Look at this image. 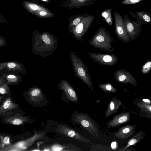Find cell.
I'll return each mask as SVG.
<instances>
[{
	"label": "cell",
	"instance_id": "cell-14",
	"mask_svg": "<svg viewBox=\"0 0 151 151\" xmlns=\"http://www.w3.org/2000/svg\"><path fill=\"white\" fill-rule=\"evenodd\" d=\"M134 126L127 125L122 127L115 134L117 137L121 139H126L134 133Z\"/></svg>",
	"mask_w": 151,
	"mask_h": 151
},
{
	"label": "cell",
	"instance_id": "cell-4",
	"mask_svg": "<svg viewBox=\"0 0 151 151\" xmlns=\"http://www.w3.org/2000/svg\"><path fill=\"white\" fill-rule=\"evenodd\" d=\"M123 20L127 32L132 40H135L142 33V27L144 22L136 19L135 21L130 18L128 15L124 16Z\"/></svg>",
	"mask_w": 151,
	"mask_h": 151
},
{
	"label": "cell",
	"instance_id": "cell-9",
	"mask_svg": "<svg viewBox=\"0 0 151 151\" xmlns=\"http://www.w3.org/2000/svg\"><path fill=\"white\" fill-rule=\"evenodd\" d=\"M38 139V134L25 139L0 148V151H20L24 150L33 144Z\"/></svg>",
	"mask_w": 151,
	"mask_h": 151
},
{
	"label": "cell",
	"instance_id": "cell-26",
	"mask_svg": "<svg viewBox=\"0 0 151 151\" xmlns=\"http://www.w3.org/2000/svg\"><path fill=\"white\" fill-rule=\"evenodd\" d=\"M8 93V90L4 87H0V94H5Z\"/></svg>",
	"mask_w": 151,
	"mask_h": 151
},
{
	"label": "cell",
	"instance_id": "cell-5",
	"mask_svg": "<svg viewBox=\"0 0 151 151\" xmlns=\"http://www.w3.org/2000/svg\"><path fill=\"white\" fill-rule=\"evenodd\" d=\"M115 34L119 40L124 43L132 41L124 23L123 17L115 9L114 12Z\"/></svg>",
	"mask_w": 151,
	"mask_h": 151
},
{
	"label": "cell",
	"instance_id": "cell-21",
	"mask_svg": "<svg viewBox=\"0 0 151 151\" xmlns=\"http://www.w3.org/2000/svg\"><path fill=\"white\" fill-rule=\"evenodd\" d=\"M141 134L139 132L137 133L136 135L129 141L127 145L124 148V150L126 149L127 147L136 144L138 142H139L142 139V137L139 135Z\"/></svg>",
	"mask_w": 151,
	"mask_h": 151
},
{
	"label": "cell",
	"instance_id": "cell-3",
	"mask_svg": "<svg viewBox=\"0 0 151 151\" xmlns=\"http://www.w3.org/2000/svg\"><path fill=\"white\" fill-rule=\"evenodd\" d=\"M70 58L76 76L82 80L93 91L92 79L87 67L75 52H70Z\"/></svg>",
	"mask_w": 151,
	"mask_h": 151
},
{
	"label": "cell",
	"instance_id": "cell-10",
	"mask_svg": "<svg viewBox=\"0 0 151 151\" xmlns=\"http://www.w3.org/2000/svg\"><path fill=\"white\" fill-rule=\"evenodd\" d=\"M74 120L80 124L91 134L93 136L96 135L98 136L96 125L87 115L81 113L76 114Z\"/></svg>",
	"mask_w": 151,
	"mask_h": 151
},
{
	"label": "cell",
	"instance_id": "cell-23",
	"mask_svg": "<svg viewBox=\"0 0 151 151\" xmlns=\"http://www.w3.org/2000/svg\"><path fill=\"white\" fill-rule=\"evenodd\" d=\"M151 69V61H148L146 62L141 68L142 72L144 74H146L150 72Z\"/></svg>",
	"mask_w": 151,
	"mask_h": 151
},
{
	"label": "cell",
	"instance_id": "cell-25",
	"mask_svg": "<svg viewBox=\"0 0 151 151\" xmlns=\"http://www.w3.org/2000/svg\"><path fill=\"white\" fill-rule=\"evenodd\" d=\"M0 138L3 144L8 145L10 144V137H9L5 136L3 137L2 136H1Z\"/></svg>",
	"mask_w": 151,
	"mask_h": 151
},
{
	"label": "cell",
	"instance_id": "cell-15",
	"mask_svg": "<svg viewBox=\"0 0 151 151\" xmlns=\"http://www.w3.org/2000/svg\"><path fill=\"white\" fill-rule=\"evenodd\" d=\"M128 12L131 16L136 19L141 20L144 22L150 24L151 17L150 14L147 11H135L134 14L131 11Z\"/></svg>",
	"mask_w": 151,
	"mask_h": 151
},
{
	"label": "cell",
	"instance_id": "cell-28",
	"mask_svg": "<svg viewBox=\"0 0 151 151\" xmlns=\"http://www.w3.org/2000/svg\"><path fill=\"white\" fill-rule=\"evenodd\" d=\"M6 22V19L0 13V23H4Z\"/></svg>",
	"mask_w": 151,
	"mask_h": 151
},
{
	"label": "cell",
	"instance_id": "cell-33",
	"mask_svg": "<svg viewBox=\"0 0 151 151\" xmlns=\"http://www.w3.org/2000/svg\"><path fill=\"white\" fill-rule=\"evenodd\" d=\"M8 78H15V76L13 75H9L7 76Z\"/></svg>",
	"mask_w": 151,
	"mask_h": 151
},
{
	"label": "cell",
	"instance_id": "cell-35",
	"mask_svg": "<svg viewBox=\"0 0 151 151\" xmlns=\"http://www.w3.org/2000/svg\"><path fill=\"white\" fill-rule=\"evenodd\" d=\"M43 0L44 1H47V0Z\"/></svg>",
	"mask_w": 151,
	"mask_h": 151
},
{
	"label": "cell",
	"instance_id": "cell-16",
	"mask_svg": "<svg viewBox=\"0 0 151 151\" xmlns=\"http://www.w3.org/2000/svg\"><path fill=\"white\" fill-rule=\"evenodd\" d=\"M19 106L17 104L14 103L10 97L4 100L0 106V115L4 114L8 111L14 109Z\"/></svg>",
	"mask_w": 151,
	"mask_h": 151
},
{
	"label": "cell",
	"instance_id": "cell-29",
	"mask_svg": "<svg viewBox=\"0 0 151 151\" xmlns=\"http://www.w3.org/2000/svg\"><path fill=\"white\" fill-rule=\"evenodd\" d=\"M111 147L113 150L116 149L117 147L116 142L115 141L113 142L111 144Z\"/></svg>",
	"mask_w": 151,
	"mask_h": 151
},
{
	"label": "cell",
	"instance_id": "cell-6",
	"mask_svg": "<svg viewBox=\"0 0 151 151\" xmlns=\"http://www.w3.org/2000/svg\"><path fill=\"white\" fill-rule=\"evenodd\" d=\"M94 19L93 15L86 17L81 22L73 27L71 33L77 40L82 41L83 37L90 28Z\"/></svg>",
	"mask_w": 151,
	"mask_h": 151
},
{
	"label": "cell",
	"instance_id": "cell-19",
	"mask_svg": "<svg viewBox=\"0 0 151 151\" xmlns=\"http://www.w3.org/2000/svg\"><path fill=\"white\" fill-rule=\"evenodd\" d=\"M101 16L104 18L107 23L110 26L113 24V21L112 16L111 9L109 8L101 12Z\"/></svg>",
	"mask_w": 151,
	"mask_h": 151
},
{
	"label": "cell",
	"instance_id": "cell-11",
	"mask_svg": "<svg viewBox=\"0 0 151 151\" xmlns=\"http://www.w3.org/2000/svg\"><path fill=\"white\" fill-rule=\"evenodd\" d=\"M54 129L63 135L73 139L87 143L90 142L76 131L66 126L60 125L58 126V128Z\"/></svg>",
	"mask_w": 151,
	"mask_h": 151
},
{
	"label": "cell",
	"instance_id": "cell-1",
	"mask_svg": "<svg viewBox=\"0 0 151 151\" xmlns=\"http://www.w3.org/2000/svg\"><path fill=\"white\" fill-rule=\"evenodd\" d=\"M32 42L33 53L43 58L52 54L58 44L57 38L53 35L47 32L41 33L38 31L34 32Z\"/></svg>",
	"mask_w": 151,
	"mask_h": 151
},
{
	"label": "cell",
	"instance_id": "cell-27",
	"mask_svg": "<svg viewBox=\"0 0 151 151\" xmlns=\"http://www.w3.org/2000/svg\"><path fill=\"white\" fill-rule=\"evenodd\" d=\"M80 18H77L75 19L73 22L72 24L74 26L77 25L80 22Z\"/></svg>",
	"mask_w": 151,
	"mask_h": 151
},
{
	"label": "cell",
	"instance_id": "cell-32",
	"mask_svg": "<svg viewBox=\"0 0 151 151\" xmlns=\"http://www.w3.org/2000/svg\"><path fill=\"white\" fill-rule=\"evenodd\" d=\"M143 101L144 102H145V103H150V101L149 99H143Z\"/></svg>",
	"mask_w": 151,
	"mask_h": 151
},
{
	"label": "cell",
	"instance_id": "cell-2",
	"mask_svg": "<svg viewBox=\"0 0 151 151\" xmlns=\"http://www.w3.org/2000/svg\"><path fill=\"white\" fill-rule=\"evenodd\" d=\"M115 41L107 30L104 27H100L88 42L91 46L101 51L113 52L116 50L112 45V42Z\"/></svg>",
	"mask_w": 151,
	"mask_h": 151
},
{
	"label": "cell",
	"instance_id": "cell-7",
	"mask_svg": "<svg viewBox=\"0 0 151 151\" xmlns=\"http://www.w3.org/2000/svg\"><path fill=\"white\" fill-rule=\"evenodd\" d=\"M90 58L96 63L105 66H113L119 60L118 57L114 54H107L89 52Z\"/></svg>",
	"mask_w": 151,
	"mask_h": 151
},
{
	"label": "cell",
	"instance_id": "cell-34",
	"mask_svg": "<svg viewBox=\"0 0 151 151\" xmlns=\"http://www.w3.org/2000/svg\"><path fill=\"white\" fill-rule=\"evenodd\" d=\"M3 97L1 96H0V102L1 101V100L3 99Z\"/></svg>",
	"mask_w": 151,
	"mask_h": 151
},
{
	"label": "cell",
	"instance_id": "cell-12",
	"mask_svg": "<svg viewBox=\"0 0 151 151\" xmlns=\"http://www.w3.org/2000/svg\"><path fill=\"white\" fill-rule=\"evenodd\" d=\"M57 87L64 91L67 97L71 101L78 102L77 94L73 86L68 81L61 79L58 84Z\"/></svg>",
	"mask_w": 151,
	"mask_h": 151
},
{
	"label": "cell",
	"instance_id": "cell-8",
	"mask_svg": "<svg viewBox=\"0 0 151 151\" xmlns=\"http://www.w3.org/2000/svg\"><path fill=\"white\" fill-rule=\"evenodd\" d=\"M113 78L118 82L124 84L129 83L135 87L138 85L137 81L131 73L124 69H119L113 75Z\"/></svg>",
	"mask_w": 151,
	"mask_h": 151
},
{
	"label": "cell",
	"instance_id": "cell-18",
	"mask_svg": "<svg viewBox=\"0 0 151 151\" xmlns=\"http://www.w3.org/2000/svg\"><path fill=\"white\" fill-rule=\"evenodd\" d=\"M28 94L30 99L34 102H39L44 99L42 90L38 87L32 88L29 91Z\"/></svg>",
	"mask_w": 151,
	"mask_h": 151
},
{
	"label": "cell",
	"instance_id": "cell-24",
	"mask_svg": "<svg viewBox=\"0 0 151 151\" xmlns=\"http://www.w3.org/2000/svg\"><path fill=\"white\" fill-rule=\"evenodd\" d=\"M143 0H123L121 2V3L125 4H132L138 3Z\"/></svg>",
	"mask_w": 151,
	"mask_h": 151
},
{
	"label": "cell",
	"instance_id": "cell-13",
	"mask_svg": "<svg viewBox=\"0 0 151 151\" xmlns=\"http://www.w3.org/2000/svg\"><path fill=\"white\" fill-rule=\"evenodd\" d=\"M130 114L128 113H123L115 116L108 123L109 127H114L128 122L129 119Z\"/></svg>",
	"mask_w": 151,
	"mask_h": 151
},
{
	"label": "cell",
	"instance_id": "cell-30",
	"mask_svg": "<svg viewBox=\"0 0 151 151\" xmlns=\"http://www.w3.org/2000/svg\"><path fill=\"white\" fill-rule=\"evenodd\" d=\"M7 66L9 68H13L15 67L16 64L14 63L10 62L7 64Z\"/></svg>",
	"mask_w": 151,
	"mask_h": 151
},
{
	"label": "cell",
	"instance_id": "cell-17",
	"mask_svg": "<svg viewBox=\"0 0 151 151\" xmlns=\"http://www.w3.org/2000/svg\"><path fill=\"white\" fill-rule=\"evenodd\" d=\"M27 117L23 116L19 113H16L14 115L6 118L5 122L15 125H20L28 121Z\"/></svg>",
	"mask_w": 151,
	"mask_h": 151
},
{
	"label": "cell",
	"instance_id": "cell-31",
	"mask_svg": "<svg viewBox=\"0 0 151 151\" xmlns=\"http://www.w3.org/2000/svg\"><path fill=\"white\" fill-rule=\"evenodd\" d=\"M47 13L43 11H42L40 12L39 14L41 16H45L47 15Z\"/></svg>",
	"mask_w": 151,
	"mask_h": 151
},
{
	"label": "cell",
	"instance_id": "cell-22",
	"mask_svg": "<svg viewBox=\"0 0 151 151\" xmlns=\"http://www.w3.org/2000/svg\"><path fill=\"white\" fill-rule=\"evenodd\" d=\"M116 104V101L113 100L110 102L109 109L107 111V114H109V115L111 114L112 113L113 114V111H115L116 112V111H117L120 105L118 106V104Z\"/></svg>",
	"mask_w": 151,
	"mask_h": 151
},
{
	"label": "cell",
	"instance_id": "cell-20",
	"mask_svg": "<svg viewBox=\"0 0 151 151\" xmlns=\"http://www.w3.org/2000/svg\"><path fill=\"white\" fill-rule=\"evenodd\" d=\"M99 88L103 91L109 92H115L117 91L116 88L110 83L100 84L99 85Z\"/></svg>",
	"mask_w": 151,
	"mask_h": 151
}]
</instances>
